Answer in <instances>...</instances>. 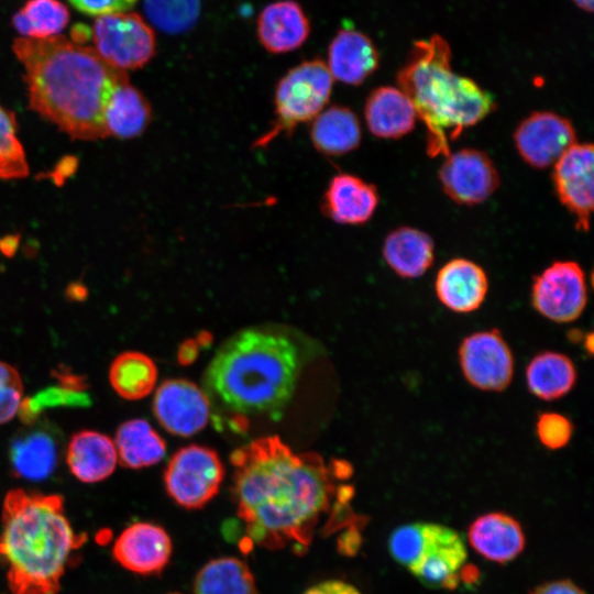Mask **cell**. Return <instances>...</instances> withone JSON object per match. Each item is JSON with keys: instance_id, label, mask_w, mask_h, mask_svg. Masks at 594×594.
Here are the masks:
<instances>
[{"instance_id": "9a60e30c", "label": "cell", "mask_w": 594, "mask_h": 594, "mask_svg": "<svg viewBox=\"0 0 594 594\" xmlns=\"http://www.w3.org/2000/svg\"><path fill=\"white\" fill-rule=\"evenodd\" d=\"M593 156L592 144L575 143L554 163L552 173L560 201L583 231H588L593 210Z\"/></svg>"}, {"instance_id": "8992f818", "label": "cell", "mask_w": 594, "mask_h": 594, "mask_svg": "<svg viewBox=\"0 0 594 594\" xmlns=\"http://www.w3.org/2000/svg\"><path fill=\"white\" fill-rule=\"evenodd\" d=\"M332 86L333 77L319 58L289 69L275 89L274 122L254 145L263 147L278 135H290L299 124L312 121L324 109Z\"/></svg>"}, {"instance_id": "6da1fadb", "label": "cell", "mask_w": 594, "mask_h": 594, "mask_svg": "<svg viewBox=\"0 0 594 594\" xmlns=\"http://www.w3.org/2000/svg\"><path fill=\"white\" fill-rule=\"evenodd\" d=\"M232 495L250 544L289 548L304 554L324 515L332 512L341 485L353 469L328 463L314 452H295L278 436L257 438L234 450Z\"/></svg>"}, {"instance_id": "4fadbf2b", "label": "cell", "mask_w": 594, "mask_h": 594, "mask_svg": "<svg viewBox=\"0 0 594 594\" xmlns=\"http://www.w3.org/2000/svg\"><path fill=\"white\" fill-rule=\"evenodd\" d=\"M572 123L550 111H536L517 127L514 140L522 160L537 168L554 163L575 144Z\"/></svg>"}, {"instance_id": "2e32d148", "label": "cell", "mask_w": 594, "mask_h": 594, "mask_svg": "<svg viewBox=\"0 0 594 594\" xmlns=\"http://www.w3.org/2000/svg\"><path fill=\"white\" fill-rule=\"evenodd\" d=\"M172 552L173 542L167 531L147 521L124 528L112 548V556L122 568L144 576L160 575Z\"/></svg>"}, {"instance_id": "ac0fdd59", "label": "cell", "mask_w": 594, "mask_h": 594, "mask_svg": "<svg viewBox=\"0 0 594 594\" xmlns=\"http://www.w3.org/2000/svg\"><path fill=\"white\" fill-rule=\"evenodd\" d=\"M435 290L439 301L457 314H470L484 302L488 279L485 271L466 258H452L438 272Z\"/></svg>"}, {"instance_id": "4316f807", "label": "cell", "mask_w": 594, "mask_h": 594, "mask_svg": "<svg viewBox=\"0 0 594 594\" xmlns=\"http://www.w3.org/2000/svg\"><path fill=\"white\" fill-rule=\"evenodd\" d=\"M309 134L314 146L329 156H339L355 150L362 136L355 113L338 105L323 109L311 121Z\"/></svg>"}, {"instance_id": "8d00e7d4", "label": "cell", "mask_w": 594, "mask_h": 594, "mask_svg": "<svg viewBox=\"0 0 594 594\" xmlns=\"http://www.w3.org/2000/svg\"><path fill=\"white\" fill-rule=\"evenodd\" d=\"M422 538V522L397 527L388 539V550L393 559L409 569L417 559Z\"/></svg>"}, {"instance_id": "f546056e", "label": "cell", "mask_w": 594, "mask_h": 594, "mask_svg": "<svg viewBox=\"0 0 594 594\" xmlns=\"http://www.w3.org/2000/svg\"><path fill=\"white\" fill-rule=\"evenodd\" d=\"M195 594H257L248 563L235 557H220L205 563L194 579Z\"/></svg>"}, {"instance_id": "5b68a950", "label": "cell", "mask_w": 594, "mask_h": 594, "mask_svg": "<svg viewBox=\"0 0 594 594\" xmlns=\"http://www.w3.org/2000/svg\"><path fill=\"white\" fill-rule=\"evenodd\" d=\"M397 82L426 127L427 154L431 157H446L449 140H455L495 108L490 92L452 70L450 47L439 35L415 43Z\"/></svg>"}, {"instance_id": "d6986e66", "label": "cell", "mask_w": 594, "mask_h": 594, "mask_svg": "<svg viewBox=\"0 0 594 594\" xmlns=\"http://www.w3.org/2000/svg\"><path fill=\"white\" fill-rule=\"evenodd\" d=\"M378 193L374 185L351 174L333 176L323 194L321 210L340 224H363L374 215Z\"/></svg>"}, {"instance_id": "83f0119b", "label": "cell", "mask_w": 594, "mask_h": 594, "mask_svg": "<svg viewBox=\"0 0 594 594\" xmlns=\"http://www.w3.org/2000/svg\"><path fill=\"white\" fill-rule=\"evenodd\" d=\"M152 119L151 106L143 94L130 84H120L110 95L103 122L107 136L131 139L144 132Z\"/></svg>"}, {"instance_id": "f1b7e54d", "label": "cell", "mask_w": 594, "mask_h": 594, "mask_svg": "<svg viewBox=\"0 0 594 594\" xmlns=\"http://www.w3.org/2000/svg\"><path fill=\"white\" fill-rule=\"evenodd\" d=\"M114 447L120 463L142 469L158 463L166 453L162 437L144 419H131L117 430Z\"/></svg>"}, {"instance_id": "9c48e42d", "label": "cell", "mask_w": 594, "mask_h": 594, "mask_svg": "<svg viewBox=\"0 0 594 594\" xmlns=\"http://www.w3.org/2000/svg\"><path fill=\"white\" fill-rule=\"evenodd\" d=\"M458 361L465 381L483 392H503L514 377V354L498 329L475 331L463 338Z\"/></svg>"}, {"instance_id": "7c38bea8", "label": "cell", "mask_w": 594, "mask_h": 594, "mask_svg": "<svg viewBox=\"0 0 594 594\" xmlns=\"http://www.w3.org/2000/svg\"><path fill=\"white\" fill-rule=\"evenodd\" d=\"M439 179L453 201L469 206L486 200L499 185L492 160L475 148L449 153L439 169Z\"/></svg>"}, {"instance_id": "484cf974", "label": "cell", "mask_w": 594, "mask_h": 594, "mask_svg": "<svg viewBox=\"0 0 594 594\" xmlns=\"http://www.w3.org/2000/svg\"><path fill=\"white\" fill-rule=\"evenodd\" d=\"M383 256L398 276L417 278L432 265L433 241L418 229L400 227L385 238Z\"/></svg>"}, {"instance_id": "ab89813d", "label": "cell", "mask_w": 594, "mask_h": 594, "mask_svg": "<svg viewBox=\"0 0 594 594\" xmlns=\"http://www.w3.org/2000/svg\"><path fill=\"white\" fill-rule=\"evenodd\" d=\"M302 594H361L353 585L340 580H327L307 588Z\"/></svg>"}, {"instance_id": "603a6c76", "label": "cell", "mask_w": 594, "mask_h": 594, "mask_svg": "<svg viewBox=\"0 0 594 594\" xmlns=\"http://www.w3.org/2000/svg\"><path fill=\"white\" fill-rule=\"evenodd\" d=\"M66 461L72 474L84 483H97L109 477L117 465L114 442L94 430L74 433L67 444Z\"/></svg>"}, {"instance_id": "7dc6e473", "label": "cell", "mask_w": 594, "mask_h": 594, "mask_svg": "<svg viewBox=\"0 0 594 594\" xmlns=\"http://www.w3.org/2000/svg\"><path fill=\"white\" fill-rule=\"evenodd\" d=\"M581 9L592 12L594 0H572Z\"/></svg>"}, {"instance_id": "30bf717a", "label": "cell", "mask_w": 594, "mask_h": 594, "mask_svg": "<svg viewBox=\"0 0 594 594\" xmlns=\"http://www.w3.org/2000/svg\"><path fill=\"white\" fill-rule=\"evenodd\" d=\"M532 308L543 318L569 323L581 317L587 305L586 277L573 261L552 263L531 285Z\"/></svg>"}, {"instance_id": "7bdbcfd3", "label": "cell", "mask_w": 594, "mask_h": 594, "mask_svg": "<svg viewBox=\"0 0 594 594\" xmlns=\"http://www.w3.org/2000/svg\"><path fill=\"white\" fill-rule=\"evenodd\" d=\"M77 160L74 156L63 157L56 165L55 169L52 172L53 180L61 185L63 180L69 177L75 173L77 167Z\"/></svg>"}, {"instance_id": "52a82bcc", "label": "cell", "mask_w": 594, "mask_h": 594, "mask_svg": "<svg viewBox=\"0 0 594 594\" xmlns=\"http://www.w3.org/2000/svg\"><path fill=\"white\" fill-rule=\"evenodd\" d=\"M224 469L218 453L205 446L179 449L164 472L168 496L187 509L206 506L219 493Z\"/></svg>"}, {"instance_id": "44dd1931", "label": "cell", "mask_w": 594, "mask_h": 594, "mask_svg": "<svg viewBox=\"0 0 594 594\" xmlns=\"http://www.w3.org/2000/svg\"><path fill=\"white\" fill-rule=\"evenodd\" d=\"M472 548L483 558L507 563L524 550V530L513 516L494 512L477 517L468 529Z\"/></svg>"}, {"instance_id": "bcb514c9", "label": "cell", "mask_w": 594, "mask_h": 594, "mask_svg": "<svg viewBox=\"0 0 594 594\" xmlns=\"http://www.w3.org/2000/svg\"><path fill=\"white\" fill-rule=\"evenodd\" d=\"M593 333L592 331H588L586 333H584V337H583V340L581 343H583V348L585 350V352H587L590 355H592L593 353Z\"/></svg>"}, {"instance_id": "f35d334b", "label": "cell", "mask_w": 594, "mask_h": 594, "mask_svg": "<svg viewBox=\"0 0 594 594\" xmlns=\"http://www.w3.org/2000/svg\"><path fill=\"white\" fill-rule=\"evenodd\" d=\"M78 11L89 15L122 13L131 9L138 0H68Z\"/></svg>"}, {"instance_id": "cb8c5ba5", "label": "cell", "mask_w": 594, "mask_h": 594, "mask_svg": "<svg viewBox=\"0 0 594 594\" xmlns=\"http://www.w3.org/2000/svg\"><path fill=\"white\" fill-rule=\"evenodd\" d=\"M364 117L373 135L398 139L414 129L417 114L399 88L384 86L374 89L366 98Z\"/></svg>"}, {"instance_id": "5bb4252c", "label": "cell", "mask_w": 594, "mask_h": 594, "mask_svg": "<svg viewBox=\"0 0 594 594\" xmlns=\"http://www.w3.org/2000/svg\"><path fill=\"white\" fill-rule=\"evenodd\" d=\"M153 411L168 432L189 437L207 425L210 400L206 392L195 383L184 378H170L157 388Z\"/></svg>"}, {"instance_id": "8fae6325", "label": "cell", "mask_w": 594, "mask_h": 594, "mask_svg": "<svg viewBox=\"0 0 594 594\" xmlns=\"http://www.w3.org/2000/svg\"><path fill=\"white\" fill-rule=\"evenodd\" d=\"M465 560L466 549L459 532L443 525L422 522L419 552L408 570L427 587L454 590L461 582Z\"/></svg>"}, {"instance_id": "e575fe53", "label": "cell", "mask_w": 594, "mask_h": 594, "mask_svg": "<svg viewBox=\"0 0 594 594\" xmlns=\"http://www.w3.org/2000/svg\"><path fill=\"white\" fill-rule=\"evenodd\" d=\"M90 405L91 399L87 392L75 391L58 384L38 392L33 397L22 399L18 413L21 421L30 426L37 422L42 411L46 408L87 407Z\"/></svg>"}, {"instance_id": "f6af8a7d", "label": "cell", "mask_w": 594, "mask_h": 594, "mask_svg": "<svg viewBox=\"0 0 594 594\" xmlns=\"http://www.w3.org/2000/svg\"><path fill=\"white\" fill-rule=\"evenodd\" d=\"M87 294V288L79 283L70 284L66 290L67 297L74 301H82Z\"/></svg>"}, {"instance_id": "277c9868", "label": "cell", "mask_w": 594, "mask_h": 594, "mask_svg": "<svg viewBox=\"0 0 594 594\" xmlns=\"http://www.w3.org/2000/svg\"><path fill=\"white\" fill-rule=\"evenodd\" d=\"M58 494L9 491L3 499L0 559L12 594H57L68 561L84 542Z\"/></svg>"}, {"instance_id": "b9f144b4", "label": "cell", "mask_w": 594, "mask_h": 594, "mask_svg": "<svg viewBox=\"0 0 594 594\" xmlns=\"http://www.w3.org/2000/svg\"><path fill=\"white\" fill-rule=\"evenodd\" d=\"M362 543L361 532L356 525H352L342 534L338 541V550L344 556H354Z\"/></svg>"}, {"instance_id": "836d02e7", "label": "cell", "mask_w": 594, "mask_h": 594, "mask_svg": "<svg viewBox=\"0 0 594 594\" xmlns=\"http://www.w3.org/2000/svg\"><path fill=\"white\" fill-rule=\"evenodd\" d=\"M15 114L0 106V179H20L29 174L24 148L16 138Z\"/></svg>"}, {"instance_id": "7402d4cb", "label": "cell", "mask_w": 594, "mask_h": 594, "mask_svg": "<svg viewBox=\"0 0 594 594\" xmlns=\"http://www.w3.org/2000/svg\"><path fill=\"white\" fill-rule=\"evenodd\" d=\"M327 66L333 79L358 86L376 70L378 52L367 35L342 29L329 45Z\"/></svg>"}, {"instance_id": "d6a6232c", "label": "cell", "mask_w": 594, "mask_h": 594, "mask_svg": "<svg viewBox=\"0 0 594 594\" xmlns=\"http://www.w3.org/2000/svg\"><path fill=\"white\" fill-rule=\"evenodd\" d=\"M144 11L158 30L177 34L194 26L200 12V0H144Z\"/></svg>"}, {"instance_id": "7a4b0ae2", "label": "cell", "mask_w": 594, "mask_h": 594, "mask_svg": "<svg viewBox=\"0 0 594 594\" xmlns=\"http://www.w3.org/2000/svg\"><path fill=\"white\" fill-rule=\"evenodd\" d=\"M13 52L24 67L33 111L72 139L107 138L105 108L112 91L129 80L127 72L107 64L95 48L63 36L20 37Z\"/></svg>"}, {"instance_id": "3957f363", "label": "cell", "mask_w": 594, "mask_h": 594, "mask_svg": "<svg viewBox=\"0 0 594 594\" xmlns=\"http://www.w3.org/2000/svg\"><path fill=\"white\" fill-rule=\"evenodd\" d=\"M299 372V351L289 337L253 327L219 346L205 372L204 391L228 411L276 416L290 402Z\"/></svg>"}, {"instance_id": "74e56055", "label": "cell", "mask_w": 594, "mask_h": 594, "mask_svg": "<svg viewBox=\"0 0 594 594\" xmlns=\"http://www.w3.org/2000/svg\"><path fill=\"white\" fill-rule=\"evenodd\" d=\"M23 384L19 372L0 362V425L11 420L22 402Z\"/></svg>"}, {"instance_id": "e0dca14e", "label": "cell", "mask_w": 594, "mask_h": 594, "mask_svg": "<svg viewBox=\"0 0 594 594\" xmlns=\"http://www.w3.org/2000/svg\"><path fill=\"white\" fill-rule=\"evenodd\" d=\"M59 459V435L50 424L30 425L16 435L9 448L14 475L43 481L56 469Z\"/></svg>"}, {"instance_id": "60d3db41", "label": "cell", "mask_w": 594, "mask_h": 594, "mask_svg": "<svg viewBox=\"0 0 594 594\" xmlns=\"http://www.w3.org/2000/svg\"><path fill=\"white\" fill-rule=\"evenodd\" d=\"M530 594H585V592L570 580H556L538 585Z\"/></svg>"}, {"instance_id": "1f68e13d", "label": "cell", "mask_w": 594, "mask_h": 594, "mask_svg": "<svg viewBox=\"0 0 594 594\" xmlns=\"http://www.w3.org/2000/svg\"><path fill=\"white\" fill-rule=\"evenodd\" d=\"M68 21L69 11L58 0H29L13 16L22 37L34 40L57 36Z\"/></svg>"}, {"instance_id": "4dcf8cb0", "label": "cell", "mask_w": 594, "mask_h": 594, "mask_svg": "<svg viewBox=\"0 0 594 594\" xmlns=\"http://www.w3.org/2000/svg\"><path fill=\"white\" fill-rule=\"evenodd\" d=\"M109 380L119 396L128 400H138L154 389L157 369L147 355L136 351H127L112 361Z\"/></svg>"}, {"instance_id": "ffe728a7", "label": "cell", "mask_w": 594, "mask_h": 594, "mask_svg": "<svg viewBox=\"0 0 594 594\" xmlns=\"http://www.w3.org/2000/svg\"><path fill=\"white\" fill-rule=\"evenodd\" d=\"M256 32L260 43L267 52L282 54L300 47L309 35L310 25L299 3L282 0L261 11Z\"/></svg>"}, {"instance_id": "ba28073f", "label": "cell", "mask_w": 594, "mask_h": 594, "mask_svg": "<svg viewBox=\"0 0 594 594\" xmlns=\"http://www.w3.org/2000/svg\"><path fill=\"white\" fill-rule=\"evenodd\" d=\"M95 51L110 66L125 72L147 64L155 54V35L135 13L98 16L92 28Z\"/></svg>"}, {"instance_id": "ee69618b", "label": "cell", "mask_w": 594, "mask_h": 594, "mask_svg": "<svg viewBox=\"0 0 594 594\" xmlns=\"http://www.w3.org/2000/svg\"><path fill=\"white\" fill-rule=\"evenodd\" d=\"M19 243V234L6 235L0 239V252L8 257H12L18 250Z\"/></svg>"}, {"instance_id": "d590c367", "label": "cell", "mask_w": 594, "mask_h": 594, "mask_svg": "<svg viewBox=\"0 0 594 594\" xmlns=\"http://www.w3.org/2000/svg\"><path fill=\"white\" fill-rule=\"evenodd\" d=\"M574 432L569 417L557 411H543L536 420V436L548 450L557 451L566 447Z\"/></svg>"}, {"instance_id": "c3c4849f", "label": "cell", "mask_w": 594, "mask_h": 594, "mask_svg": "<svg viewBox=\"0 0 594 594\" xmlns=\"http://www.w3.org/2000/svg\"><path fill=\"white\" fill-rule=\"evenodd\" d=\"M169 594H183V593H169Z\"/></svg>"}, {"instance_id": "d4e9b609", "label": "cell", "mask_w": 594, "mask_h": 594, "mask_svg": "<svg viewBox=\"0 0 594 594\" xmlns=\"http://www.w3.org/2000/svg\"><path fill=\"white\" fill-rule=\"evenodd\" d=\"M525 378L530 394L541 400L552 402L564 397L574 388L578 371L566 354L544 350L531 358Z\"/></svg>"}]
</instances>
